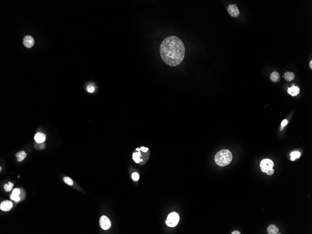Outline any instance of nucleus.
<instances>
[{
  "instance_id": "a211bd4d",
  "label": "nucleus",
  "mask_w": 312,
  "mask_h": 234,
  "mask_svg": "<svg viewBox=\"0 0 312 234\" xmlns=\"http://www.w3.org/2000/svg\"><path fill=\"white\" fill-rule=\"evenodd\" d=\"M63 181L64 182L68 185H73V181L71 180L69 177H64L63 179Z\"/></svg>"
},
{
  "instance_id": "412c9836",
  "label": "nucleus",
  "mask_w": 312,
  "mask_h": 234,
  "mask_svg": "<svg viewBox=\"0 0 312 234\" xmlns=\"http://www.w3.org/2000/svg\"><path fill=\"white\" fill-rule=\"evenodd\" d=\"M10 198L11 200H14L15 202H17L20 201V197L18 195H16L13 194L10 196Z\"/></svg>"
},
{
  "instance_id": "f8f14e48",
  "label": "nucleus",
  "mask_w": 312,
  "mask_h": 234,
  "mask_svg": "<svg viewBox=\"0 0 312 234\" xmlns=\"http://www.w3.org/2000/svg\"><path fill=\"white\" fill-rule=\"evenodd\" d=\"M267 231L269 234H278L279 232V229L277 228V226L273 224H271L268 226L267 229Z\"/></svg>"
},
{
  "instance_id": "bb28decb",
  "label": "nucleus",
  "mask_w": 312,
  "mask_h": 234,
  "mask_svg": "<svg viewBox=\"0 0 312 234\" xmlns=\"http://www.w3.org/2000/svg\"><path fill=\"white\" fill-rule=\"evenodd\" d=\"M312 60H311L309 63L310 67L311 69H312Z\"/></svg>"
},
{
  "instance_id": "ddd939ff",
  "label": "nucleus",
  "mask_w": 312,
  "mask_h": 234,
  "mask_svg": "<svg viewBox=\"0 0 312 234\" xmlns=\"http://www.w3.org/2000/svg\"><path fill=\"white\" fill-rule=\"evenodd\" d=\"M26 153L24 151H20L16 153V157L17 158V161L18 162H22L26 157Z\"/></svg>"
},
{
  "instance_id": "0eeeda50",
  "label": "nucleus",
  "mask_w": 312,
  "mask_h": 234,
  "mask_svg": "<svg viewBox=\"0 0 312 234\" xmlns=\"http://www.w3.org/2000/svg\"><path fill=\"white\" fill-rule=\"evenodd\" d=\"M13 204L10 201H4L2 202L0 205V209L3 211H8L12 209Z\"/></svg>"
},
{
  "instance_id": "39448f33",
  "label": "nucleus",
  "mask_w": 312,
  "mask_h": 234,
  "mask_svg": "<svg viewBox=\"0 0 312 234\" xmlns=\"http://www.w3.org/2000/svg\"><path fill=\"white\" fill-rule=\"evenodd\" d=\"M100 225L101 228L104 230H108L111 226V223L109 218L106 216L103 215L100 219Z\"/></svg>"
},
{
  "instance_id": "6ab92c4d",
  "label": "nucleus",
  "mask_w": 312,
  "mask_h": 234,
  "mask_svg": "<svg viewBox=\"0 0 312 234\" xmlns=\"http://www.w3.org/2000/svg\"><path fill=\"white\" fill-rule=\"evenodd\" d=\"M132 179L134 181H138L139 179V175L137 172H134L131 175Z\"/></svg>"
},
{
  "instance_id": "393cba45",
  "label": "nucleus",
  "mask_w": 312,
  "mask_h": 234,
  "mask_svg": "<svg viewBox=\"0 0 312 234\" xmlns=\"http://www.w3.org/2000/svg\"><path fill=\"white\" fill-rule=\"evenodd\" d=\"M140 150L143 152H144V153H146L149 150V149L148 148H146V147H141V148H140Z\"/></svg>"
},
{
  "instance_id": "c85d7f7f",
  "label": "nucleus",
  "mask_w": 312,
  "mask_h": 234,
  "mask_svg": "<svg viewBox=\"0 0 312 234\" xmlns=\"http://www.w3.org/2000/svg\"><path fill=\"white\" fill-rule=\"evenodd\" d=\"M1 170H2V168H1H1H0V171H1Z\"/></svg>"
},
{
  "instance_id": "4468645a",
  "label": "nucleus",
  "mask_w": 312,
  "mask_h": 234,
  "mask_svg": "<svg viewBox=\"0 0 312 234\" xmlns=\"http://www.w3.org/2000/svg\"><path fill=\"white\" fill-rule=\"evenodd\" d=\"M270 79L271 81L273 82H276L279 81L280 79V74L277 72H273L271 74Z\"/></svg>"
},
{
  "instance_id": "7ed1b4c3",
  "label": "nucleus",
  "mask_w": 312,
  "mask_h": 234,
  "mask_svg": "<svg viewBox=\"0 0 312 234\" xmlns=\"http://www.w3.org/2000/svg\"><path fill=\"white\" fill-rule=\"evenodd\" d=\"M179 215L178 213L175 212H171L168 215L167 218L166 220V225L171 228L175 227L179 223Z\"/></svg>"
},
{
  "instance_id": "dca6fc26",
  "label": "nucleus",
  "mask_w": 312,
  "mask_h": 234,
  "mask_svg": "<svg viewBox=\"0 0 312 234\" xmlns=\"http://www.w3.org/2000/svg\"><path fill=\"white\" fill-rule=\"evenodd\" d=\"M301 153L298 151H294L291 153V160L292 161H294L296 158H298L301 157Z\"/></svg>"
},
{
  "instance_id": "2eb2a0df",
  "label": "nucleus",
  "mask_w": 312,
  "mask_h": 234,
  "mask_svg": "<svg viewBox=\"0 0 312 234\" xmlns=\"http://www.w3.org/2000/svg\"><path fill=\"white\" fill-rule=\"evenodd\" d=\"M284 76L286 80L291 81V80H293L294 79L295 75L294 73L292 72H286L284 74Z\"/></svg>"
},
{
  "instance_id": "20e7f679",
  "label": "nucleus",
  "mask_w": 312,
  "mask_h": 234,
  "mask_svg": "<svg viewBox=\"0 0 312 234\" xmlns=\"http://www.w3.org/2000/svg\"><path fill=\"white\" fill-rule=\"evenodd\" d=\"M274 166L273 162L268 158L263 159L260 163V167L262 171L266 173L270 169H271Z\"/></svg>"
},
{
  "instance_id": "9d476101",
  "label": "nucleus",
  "mask_w": 312,
  "mask_h": 234,
  "mask_svg": "<svg viewBox=\"0 0 312 234\" xmlns=\"http://www.w3.org/2000/svg\"><path fill=\"white\" fill-rule=\"evenodd\" d=\"M299 92L300 89L299 87L298 86H295L294 84L291 87L288 88V93L292 96H297L299 93Z\"/></svg>"
},
{
  "instance_id": "f257e3e1",
  "label": "nucleus",
  "mask_w": 312,
  "mask_h": 234,
  "mask_svg": "<svg viewBox=\"0 0 312 234\" xmlns=\"http://www.w3.org/2000/svg\"><path fill=\"white\" fill-rule=\"evenodd\" d=\"M161 57L167 65L175 66L184 60L185 48L181 40L175 36L165 38L160 46Z\"/></svg>"
},
{
  "instance_id": "1a4fd4ad",
  "label": "nucleus",
  "mask_w": 312,
  "mask_h": 234,
  "mask_svg": "<svg viewBox=\"0 0 312 234\" xmlns=\"http://www.w3.org/2000/svg\"><path fill=\"white\" fill-rule=\"evenodd\" d=\"M137 152L134 153L133 154V159L136 162V163H140L143 161V159H142V155L141 153L140 149L137 148L136 149Z\"/></svg>"
},
{
  "instance_id": "aec40b11",
  "label": "nucleus",
  "mask_w": 312,
  "mask_h": 234,
  "mask_svg": "<svg viewBox=\"0 0 312 234\" xmlns=\"http://www.w3.org/2000/svg\"><path fill=\"white\" fill-rule=\"evenodd\" d=\"M87 91H88L89 93H93V92H94V91H95V87H94L92 85H88V86L87 87Z\"/></svg>"
},
{
  "instance_id": "9b49d317",
  "label": "nucleus",
  "mask_w": 312,
  "mask_h": 234,
  "mask_svg": "<svg viewBox=\"0 0 312 234\" xmlns=\"http://www.w3.org/2000/svg\"><path fill=\"white\" fill-rule=\"evenodd\" d=\"M46 135L41 132H38L36 134L34 137V139L37 143H43L45 141Z\"/></svg>"
},
{
  "instance_id": "4be33fe9",
  "label": "nucleus",
  "mask_w": 312,
  "mask_h": 234,
  "mask_svg": "<svg viewBox=\"0 0 312 234\" xmlns=\"http://www.w3.org/2000/svg\"><path fill=\"white\" fill-rule=\"evenodd\" d=\"M20 191L19 190V189H17V188L14 189L13 191V192H12V194H14V195H19V194H20Z\"/></svg>"
},
{
  "instance_id": "f3484780",
  "label": "nucleus",
  "mask_w": 312,
  "mask_h": 234,
  "mask_svg": "<svg viewBox=\"0 0 312 234\" xmlns=\"http://www.w3.org/2000/svg\"><path fill=\"white\" fill-rule=\"evenodd\" d=\"M14 186V184L10 182H8V184H6L3 186L4 190L7 192H10Z\"/></svg>"
},
{
  "instance_id": "6e6552de",
  "label": "nucleus",
  "mask_w": 312,
  "mask_h": 234,
  "mask_svg": "<svg viewBox=\"0 0 312 234\" xmlns=\"http://www.w3.org/2000/svg\"><path fill=\"white\" fill-rule=\"evenodd\" d=\"M23 43L24 44L25 46L27 48H30L34 45V40L31 36L30 35L26 36L24 38Z\"/></svg>"
},
{
  "instance_id": "b1692460",
  "label": "nucleus",
  "mask_w": 312,
  "mask_h": 234,
  "mask_svg": "<svg viewBox=\"0 0 312 234\" xmlns=\"http://www.w3.org/2000/svg\"><path fill=\"white\" fill-rule=\"evenodd\" d=\"M266 173L267 174H268L269 175H271L274 173V170L273 169V168H271V169L269 170L268 171H267Z\"/></svg>"
},
{
  "instance_id": "423d86ee",
  "label": "nucleus",
  "mask_w": 312,
  "mask_h": 234,
  "mask_svg": "<svg viewBox=\"0 0 312 234\" xmlns=\"http://www.w3.org/2000/svg\"><path fill=\"white\" fill-rule=\"evenodd\" d=\"M228 11L231 16L233 17H237L240 14L238 8L234 4H230L228 6Z\"/></svg>"
},
{
  "instance_id": "5701e85b",
  "label": "nucleus",
  "mask_w": 312,
  "mask_h": 234,
  "mask_svg": "<svg viewBox=\"0 0 312 234\" xmlns=\"http://www.w3.org/2000/svg\"><path fill=\"white\" fill-rule=\"evenodd\" d=\"M288 123V121L286 119L283 120L282 123H281V126H282L283 127H284L286 125H287Z\"/></svg>"
},
{
  "instance_id": "a878e982",
  "label": "nucleus",
  "mask_w": 312,
  "mask_h": 234,
  "mask_svg": "<svg viewBox=\"0 0 312 234\" xmlns=\"http://www.w3.org/2000/svg\"><path fill=\"white\" fill-rule=\"evenodd\" d=\"M231 234H241V233H240V232H239V231H237V230H236V231H234L232 232V233H231Z\"/></svg>"
},
{
  "instance_id": "f03ea898",
  "label": "nucleus",
  "mask_w": 312,
  "mask_h": 234,
  "mask_svg": "<svg viewBox=\"0 0 312 234\" xmlns=\"http://www.w3.org/2000/svg\"><path fill=\"white\" fill-rule=\"evenodd\" d=\"M233 156L230 151L227 149H223L219 151L214 157L215 162L218 166H225L228 165L232 161Z\"/></svg>"
},
{
  "instance_id": "cd10ccee",
  "label": "nucleus",
  "mask_w": 312,
  "mask_h": 234,
  "mask_svg": "<svg viewBox=\"0 0 312 234\" xmlns=\"http://www.w3.org/2000/svg\"><path fill=\"white\" fill-rule=\"evenodd\" d=\"M280 131H283V130H284V127H282V126H281V127H280Z\"/></svg>"
}]
</instances>
